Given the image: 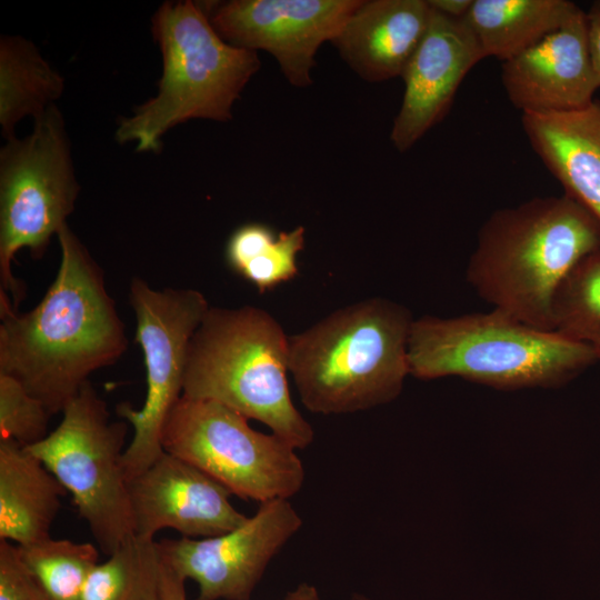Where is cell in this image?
<instances>
[{"label": "cell", "mask_w": 600, "mask_h": 600, "mask_svg": "<svg viewBox=\"0 0 600 600\" xmlns=\"http://www.w3.org/2000/svg\"><path fill=\"white\" fill-rule=\"evenodd\" d=\"M57 237L60 266L32 310L18 314L0 292V373L18 380L51 416L128 346L101 268L68 224Z\"/></svg>", "instance_id": "6da1fadb"}, {"label": "cell", "mask_w": 600, "mask_h": 600, "mask_svg": "<svg viewBox=\"0 0 600 600\" xmlns=\"http://www.w3.org/2000/svg\"><path fill=\"white\" fill-rule=\"evenodd\" d=\"M600 247V223L566 196L494 210L482 223L466 280L491 308L552 330L554 296L569 272Z\"/></svg>", "instance_id": "7a4b0ae2"}, {"label": "cell", "mask_w": 600, "mask_h": 600, "mask_svg": "<svg viewBox=\"0 0 600 600\" xmlns=\"http://www.w3.org/2000/svg\"><path fill=\"white\" fill-rule=\"evenodd\" d=\"M414 317L382 297L339 308L289 336V373L313 413L348 414L397 399L410 376Z\"/></svg>", "instance_id": "3957f363"}, {"label": "cell", "mask_w": 600, "mask_h": 600, "mask_svg": "<svg viewBox=\"0 0 600 600\" xmlns=\"http://www.w3.org/2000/svg\"><path fill=\"white\" fill-rule=\"evenodd\" d=\"M288 373L289 336L272 314L210 307L189 343L182 396L218 401L304 449L314 431L292 401Z\"/></svg>", "instance_id": "277c9868"}, {"label": "cell", "mask_w": 600, "mask_h": 600, "mask_svg": "<svg viewBox=\"0 0 600 600\" xmlns=\"http://www.w3.org/2000/svg\"><path fill=\"white\" fill-rule=\"evenodd\" d=\"M408 360L420 380L457 377L502 390L558 388L598 362L589 347L494 309L414 318Z\"/></svg>", "instance_id": "5b68a950"}, {"label": "cell", "mask_w": 600, "mask_h": 600, "mask_svg": "<svg viewBox=\"0 0 600 600\" xmlns=\"http://www.w3.org/2000/svg\"><path fill=\"white\" fill-rule=\"evenodd\" d=\"M151 31L162 56L158 93L119 121L116 139L158 151L171 128L190 119L229 121L232 106L260 69L257 51L227 43L203 4L166 1Z\"/></svg>", "instance_id": "8992f818"}, {"label": "cell", "mask_w": 600, "mask_h": 600, "mask_svg": "<svg viewBox=\"0 0 600 600\" xmlns=\"http://www.w3.org/2000/svg\"><path fill=\"white\" fill-rule=\"evenodd\" d=\"M79 190L66 122L52 104L33 119L31 133L6 140L0 150V292L10 291L16 308L24 292L11 270L16 253L27 248L41 258Z\"/></svg>", "instance_id": "52a82bcc"}, {"label": "cell", "mask_w": 600, "mask_h": 600, "mask_svg": "<svg viewBox=\"0 0 600 600\" xmlns=\"http://www.w3.org/2000/svg\"><path fill=\"white\" fill-rule=\"evenodd\" d=\"M60 423L26 447L59 480L100 550L111 554L133 534L123 469L127 421H111L107 403L88 381L64 407Z\"/></svg>", "instance_id": "ba28073f"}, {"label": "cell", "mask_w": 600, "mask_h": 600, "mask_svg": "<svg viewBox=\"0 0 600 600\" xmlns=\"http://www.w3.org/2000/svg\"><path fill=\"white\" fill-rule=\"evenodd\" d=\"M161 446L232 494L259 503L290 499L306 478L298 449L254 430L244 416L213 400L182 396L164 420Z\"/></svg>", "instance_id": "9c48e42d"}, {"label": "cell", "mask_w": 600, "mask_h": 600, "mask_svg": "<svg viewBox=\"0 0 600 600\" xmlns=\"http://www.w3.org/2000/svg\"><path fill=\"white\" fill-rule=\"evenodd\" d=\"M136 317V342L142 349L147 393L140 409L118 403V417L130 423L133 436L123 453L129 481L162 453L161 431L169 412L182 397L190 340L210 304L196 289H153L141 278L129 287Z\"/></svg>", "instance_id": "30bf717a"}, {"label": "cell", "mask_w": 600, "mask_h": 600, "mask_svg": "<svg viewBox=\"0 0 600 600\" xmlns=\"http://www.w3.org/2000/svg\"><path fill=\"white\" fill-rule=\"evenodd\" d=\"M302 518L290 499L260 503L237 528L209 538L162 539L161 560L198 586L196 600H250L267 567L298 533Z\"/></svg>", "instance_id": "8fae6325"}, {"label": "cell", "mask_w": 600, "mask_h": 600, "mask_svg": "<svg viewBox=\"0 0 600 600\" xmlns=\"http://www.w3.org/2000/svg\"><path fill=\"white\" fill-rule=\"evenodd\" d=\"M361 0H232L204 6L217 33L229 44L264 50L288 82L312 83L319 47L331 41Z\"/></svg>", "instance_id": "7c38bea8"}, {"label": "cell", "mask_w": 600, "mask_h": 600, "mask_svg": "<svg viewBox=\"0 0 600 600\" xmlns=\"http://www.w3.org/2000/svg\"><path fill=\"white\" fill-rule=\"evenodd\" d=\"M133 533L154 539L169 528L184 538L226 533L248 517L230 501L232 493L193 464L163 453L128 481Z\"/></svg>", "instance_id": "4fadbf2b"}, {"label": "cell", "mask_w": 600, "mask_h": 600, "mask_svg": "<svg viewBox=\"0 0 600 600\" xmlns=\"http://www.w3.org/2000/svg\"><path fill=\"white\" fill-rule=\"evenodd\" d=\"M501 80L510 102L522 113L589 106L600 78L590 51L586 11L578 10L560 28L502 62Z\"/></svg>", "instance_id": "5bb4252c"}, {"label": "cell", "mask_w": 600, "mask_h": 600, "mask_svg": "<svg viewBox=\"0 0 600 600\" xmlns=\"http://www.w3.org/2000/svg\"><path fill=\"white\" fill-rule=\"evenodd\" d=\"M482 59L466 21L432 9L427 32L401 76L403 99L390 133L398 151L409 150L444 118L462 80Z\"/></svg>", "instance_id": "9a60e30c"}, {"label": "cell", "mask_w": 600, "mask_h": 600, "mask_svg": "<svg viewBox=\"0 0 600 600\" xmlns=\"http://www.w3.org/2000/svg\"><path fill=\"white\" fill-rule=\"evenodd\" d=\"M431 12L428 0H361L330 42L368 82L401 77Z\"/></svg>", "instance_id": "2e32d148"}, {"label": "cell", "mask_w": 600, "mask_h": 600, "mask_svg": "<svg viewBox=\"0 0 600 600\" xmlns=\"http://www.w3.org/2000/svg\"><path fill=\"white\" fill-rule=\"evenodd\" d=\"M522 129L564 194L600 223V100L573 111L522 113Z\"/></svg>", "instance_id": "e0dca14e"}, {"label": "cell", "mask_w": 600, "mask_h": 600, "mask_svg": "<svg viewBox=\"0 0 600 600\" xmlns=\"http://www.w3.org/2000/svg\"><path fill=\"white\" fill-rule=\"evenodd\" d=\"M66 493L26 447L0 440V540L26 546L49 538Z\"/></svg>", "instance_id": "ac0fdd59"}, {"label": "cell", "mask_w": 600, "mask_h": 600, "mask_svg": "<svg viewBox=\"0 0 600 600\" xmlns=\"http://www.w3.org/2000/svg\"><path fill=\"white\" fill-rule=\"evenodd\" d=\"M578 10L569 0H473L463 20L484 58L504 62L560 28Z\"/></svg>", "instance_id": "d6986e66"}, {"label": "cell", "mask_w": 600, "mask_h": 600, "mask_svg": "<svg viewBox=\"0 0 600 600\" xmlns=\"http://www.w3.org/2000/svg\"><path fill=\"white\" fill-rule=\"evenodd\" d=\"M64 78L42 57L39 49L19 36L0 38V124L2 136H14L17 123L27 116L43 113L61 97Z\"/></svg>", "instance_id": "ffe728a7"}, {"label": "cell", "mask_w": 600, "mask_h": 600, "mask_svg": "<svg viewBox=\"0 0 600 600\" xmlns=\"http://www.w3.org/2000/svg\"><path fill=\"white\" fill-rule=\"evenodd\" d=\"M304 234L302 226L276 233L267 224L246 223L229 237L226 262L259 293H264L298 276V257L304 248Z\"/></svg>", "instance_id": "44dd1931"}, {"label": "cell", "mask_w": 600, "mask_h": 600, "mask_svg": "<svg viewBox=\"0 0 600 600\" xmlns=\"http://www.w3.org/2000/svg\"><path fill=\"white\" fill-rule=\"evenodd\" d=\"M158 541L131 534L91 572L81 600H162Z\"/></svg>", "instance_id": "7402d4cb"}, {"label": "cell", "mask_w": 600, "mask_h": 600, "mask_svg": "<svg viewBox=\"0 0 600 600\" xmlns=\"http://www.w3.org/2000/svg\"><path fill=\"white\" fill-rule=\"evenodd\" d=\"M17 547L21 561L48 600H81L99 563L98 549L91 542L49 537Z\"/></svg>", "instance_id": "603a6c76"}, {"label": "cell", "mask_w": 600, "mask_h": 600, "mask_svg": "<svg viewBox=\"0 0 600 600\" xmlns=\"http://www.w3.org/2000/svg\"><path fill=\"white\" fill-rule=\"evenodd\" d=\"M552 330L589 347L600 362V247L581 259L559 287Z\"/></svg>", "instance_id": "cb8c5ba5"}, {"label": "cell", "mask_w": 600, "mask_h": 600, "mask_svg": "<svg viewBox=\"0 0 600 600\" xmlns=\"http://www.w3.org/2000/svg\"><path fill=\"white\" fill-rule=\"evenodd\" d=\"M51 413L18 380L0 373V440L32 446L48 436Z\"/></svg>", "instance_id": "d4e9b609"}, {"label": "cell", "mask_w": 600, "mask_h": 600, "mask_svg": "<svg viewBox=\"0 0 600 600\" xmlns=\"http://www.w3.org/2000/svg\"><path fill=\"white\" fill-rule=\"evenodd\" d=\"M0 600H48L20 559L17 544L0 540Z\"/></svg>", "instance_id": "484cf974"}, {"label": "cell", "mask_w": 600, "mask_h": 600, "mask_svg": "<svg viewBox=\"0 0 600 600\" xmlns=\"http://www.w3.org/2000/svg\"><path fill=\"white\" fill-rule=\"evenodd\" d=\"M590 51L594 68L600 78V0L592 2L586 11Z\"/></svg>", "instance_id": "4316f807"}, {"label": "cell", "mask_w": 600, "mask_h": 600, "mask_svg": "<svg viewBox=\"0 0 600 600\" xmlns=\"http://www.w3.org/2000/svg\"><path fill=\"white\" fill-rule=\"evenodd\" d=\"M162 600H187L184 582L178 573L161 560Z\"/></svg>", "instance_id": "83f0119b"}, {"label": "cell", "mask_w": 600, "mask_h": 600, "mask_svg": "<svg viewBox=\"0 0 600 600\" xmlns=\"http://www.w3.org/2000/svg\"><path fill=\"white\" fill-rule=\"evenodd\" d=\"M430 7L453 19H463L469 12L473 0H428Z\"/></svg>", "instance_id": "f1b7e54d"}, {"label": "cell", "mask_w": 600, "mask_h": 600, "mask_svg": "<svg viewBox=\"0 0 600 600\" xmlns=\"http://www.w3.org/2000/svg\"><path fill=\"white\" fill-rule=\"evenodd\" d=\"M283 600H321L316 586L308 582L299 583L293 590L287 593Z\"/></svg>", "instance_id": "f546056e"}, {"label": "cell", "mask_w": 600, "mask_h": 600, "mask_svg": "<svg viewBox=\"0 0 600 600\" xmlns=\"http://www.w3.org/2000/svg\"><path fill=\"white\" fill-rule=\"evenodd\" d=\"M358 599H359V600H370L369 598H367V597H364V596H362V594H358Z\"/></svg>", "instance_id": "4dcf8cb0"}, {"label": "cell", "mask_w": 600, "mask_h": 600, "mask_svg": "<svg viewBox=\"0 0 600 600\" xmlns=\"http://www.w3.org/2000/svg\"><path fill=\"white\" fill-rule=\"evenodd\" d=\"M351 600H359V599H358V594H353V596L351 597Z\"/></svg>", "instance_id": "1f68e13d"}]
</instances>
